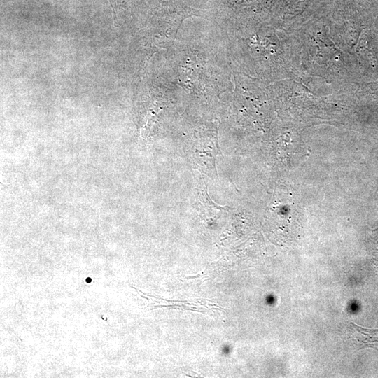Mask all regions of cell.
I'll return each instance as SVG.
<instances>
[{"label":"cell","mask_w":378,"mask_h":378,"mask_svg":"<svg viewBox=\"0 0 378 378\" xmlns=\"http://www.w3.org/2000/svg\"><path fill=\"white\" fill-rule=\"evenodd\" d=\"M222 153L218 144L217 137L202 141L192 152L195 163L209 176H217L216 158Z\"/></svg>","instance_id":"1"},{"label":"cell","mask_w":378,"mask_h":378,"mask_svg":"<svg viewBox=\"0 0 378 378\" xmlns=\"http://www.w3.org/2000/svg\"><path fill=\"white\" fill-rule=\"evenodd\" d=\"M351 334L354 343L359 348H372L378 351V329L366 328L351 322Z\"/></svg>","instance_id":"2"},{"label":"cell","mask_w":378,"mask_h":378,"mask_svg":"<svg viewBox=\"0 0 378 378\" xmlns=\"http://www.w3.org/2000/svg\"><path fill=\"white\" fill-rule=\"evenodd\" d=\"M197 200L198 201L199 207L203 208V209H223L228 206H220L215 204L209 197L207 192V188L206 185H202L200 183L197 189Z\"/></svg>","instance_id":"3"}]
</instances>
